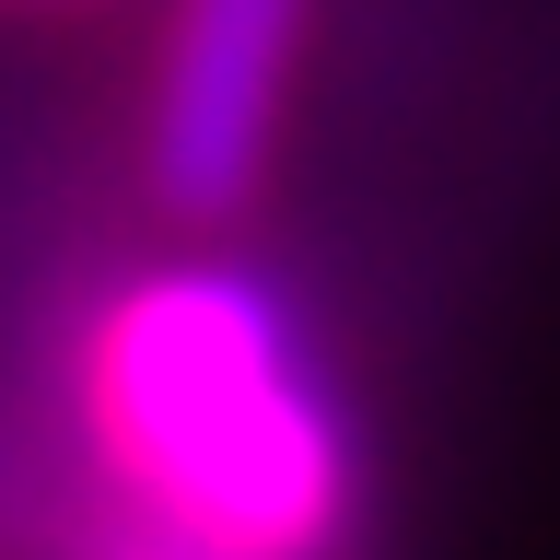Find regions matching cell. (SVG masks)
<instances>
[{"label": "cell", "mask_w": 560, "mask_h": 560, "mask_svg": "<svg viewBox=\"0 0 560 560\" xmlns=\"http://www.w3.org/2000/svg\"><path fill=\"white\" fill-rule=\"evenodd\" d=\"M0 12H94V0H0Z\"/></svg>", "instance_id": "cell-3"}, {"label": "cell", "mask_w": 560, "mask_h": 560, "mask_svg": "<svg viewBox=\"0 0 560 560\" xmlns=\"http://www.w3.org/2000/svg\"><path fill=\"white\" fill-rule=\"evenodd\" d=\"M94 432L152 514L234 560H315L350 514V455L315 350L280 292L234 269H164L105 304Z\"/></svg>", "instance_id": "cell-1"}, {"label": "cell", "mask_w": 560, "mask_h": 560, "mask_svg": "<svg viewBox=\"0 0 560 560\" xmlns=\"http://www.w3.org/2000/svg\"><path fill=\"white\" fill-rule=\"evenodd\" d=\"M315 0H164L152 94H140V187L175 222H234L269 187L280 117L304 94Z\"/></svg>", "instance_id": "cell-2"}]
</instances>
